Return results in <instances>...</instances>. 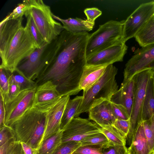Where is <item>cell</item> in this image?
<instances>
[{
  "label": "cell",
  "instance_id": "cell-16",
  "mask_svg": "<svg viewBox=\"0 0 154 154\" xmlns=\"http://www.w3.org/2000/svg\"><path fill=\"white\" fill-rule=\"evenodd\" d=\"M23 17L12 19L9 15L0 23V56L4 57L11 40L17 30L22 26Z\"/></svg>",
  "mask_w": 154,
  "mask_h": 154
},
{
  "label": "cell",
  "instance_id": "cell-11",
  "mask_svg": "<svg viewBox=\"0 0 154 154\" xmlns=\"http://www.w3.org/2000/svg\"><path fill=\"white\" fill-rule=\"evenodd\" d=\"M36 88L23 90L11 101L5 104V124L11 127L32 106Z\"/></svg>",
  "mask_w": 154,
  "mask_h": 154
},
{
  "label": "cell",
  "instance_id": "cell-10",
  "mask_svg": "<svg viewBox=\"0 0 154 154\" xmlns=\"http://www.w3.org/2000/svg\"><path fill=\"white\" fill-rule=\"evenodd\" d=\"M100 128L89 119L74 117L63 130L62 143L80 142L87 137L101 133Z\"/></svg>",
  "mask_w": 154,
  "mask_h": 154
},
{
  "label": "cell",
  "instance_id": "cell-31",
  "mask_svg": "<svg viewBox=\"0 0 154 154\" xmlns=\"http://www.w3.org/2000/svg\"><path fill=\"white\" fill-rule=\"evenodd\" d=\"M145 135L151 150H154V114L149 119L143 121Z\"/></svg>",
  "mask_w": 154,
  "mask_h": 154
},
{
  "label": "cell",
  "instance_id": "cell-2",
  "mask_svg": "<svg viewBox=\"0 0 154 154\" xmlns=\"http://www.w3.org/2000/svg\"><path fill=\"white\" fill-rule=\"evenodd\" d=\"M46 124V112L32 107L11 126L17 140L38 150L42 143Z\"/></svg>",
  "mask_w": 154,
  "mask_h": 154
},
{
  "label": "cell",
  "instance_id": "cell-8",
  "mask_svg": "<svg viewBox=\"0 0 154 154\" xmlns=\"http://www.w3.org/2000/svg\"><path fill=\"white\" fill-rule=\"evenodd\" d=\"M148 69H154V43L135 51L125 64L122 83L128 81L136 74Z\"/></svg>",
  "mask_w": 154,
  "mask_h": 154
},
{
  "label": "cell",
  "instance_id": "cell-14",
  "mask_svg": "<svg viewBox=\"0 0 154 154\" xmlns=\"http://www.w3.org/2000/svg\"><path fill=\"white\" fill-rule=\"evenodd\" d=\"M128 47L122 41L86 58V65L108 66L123 61Z\"/></svg>",
  "mask_w": 154,
  "mask_h": 154
},
{
  "label": "cell",
  "instance_id": "cell-9",
  "mask_svg": "<svg viewBox=\"0 0 154 154\" xmlns=\"http://www.w3.org/2000/svg\"><path fill=\"white\" fill-rule=\"evenodd\" d=\"M154 14V1L141 4L127 18L123 24L122 41L125 42L135 37L142 27Z\"/></svg>",
  "mask_w": 154,
  "mask_h": 154
},
{
  "label": "cell",
  "instance_id": "cell-42",
  "mask_svg": "<svg viewBox=\"0 0 154 154\" xmlns=\"http://www.w3.org/2000/svg\"><path fill=\"white\" fill-rule=\"evenodd\" d=\"M5 104L1 97H0V128L5 125Z\"/></svg>",
  "mask_w": 154,
  "mask_h": 154
},
{
  "label": "cell",
  "instance_id": "cell-24",
  "mask_svg": "<svg viewBox=\"0 0 154 154\" xmlns=\"http://www.w3.org/2000/svg\"><path fill=\"white\" fill-rule=\"evenodd\" d=\"M82 99V96H77L73 99L69 100L65 106L62 118L61 130H63L71 120L75 117Z\"/></svg>",
  "mask_w": 154,
  "mask_h": 154
},
{
  "label": "cell",
  "instance_id": "cell-15",
  "mask_svg": "<svg viewBox=\"0 0 154 154\" xmlns=\"http://www.w3.org/2000/svg\"><path fill=\"white\" fill-rule=\"evenodd\" d=\"M69 99V95L63 96L45 112L46 124L42 143L61 130L62 118L66 105Z\"/></svg>",
  "mask_w": 154,
  "mask_h": 154
},
{
  "label": "cell",
  "instance_id": "cell-3",
  "mask_svg": "<svg viewBox=\"0 0 154 154\" xmlns=\"http://www.w3.org/2000/svg\"><path fill=\"white\" fill-rule=\"evenodd\" d=\"M118 69L112 64L107 66L100 79L92 87L84 91L83 99L75 115L88 112L92 107L105 101H110L113 94L118 90L115 79Z\"/></svg>",
  "mask_w": 154,
  "mask_h": 154
},
{
  "label": "cell",
  "instance_id": "cell-28",
  "mask_svg": "<svg viewBox=\"0 0 154 154\" xmlns=\"http://www.w3.org/2000/svg\"><path fill=\"white\" fill-rule=\"evenodd\" d=\"M24 15L27 20L26 26L28 29L36 48H40L46 42L37 27L31 16L26 12Z\"/></svg>",
  "mask_w": 154,
  "mask_h": 154
},
{
  "label": "cell",
  "instance_id": "cell-26",
  "mask_svg": "<svg viewBox=\"0 0 154 154\" xmlns=\"http://www.w3.org/2000/svg\"><path fill=\"white\" fill-rule=\"evenodd\" d=\"M100 127V132L108 139L109 147L116 145H126V139L112 125H106Z\"/></svg>",
  "mask_w": 154,
  "mask_h": 154
},
{
  "label": "cell",
  "instance_id": "cell-41",
  "mask_svg": "<svg viewBox=\"0 0 154 154\" xmlns=\"http://www.w3.org/2000/svg\"><path fill=\"white\" fill-rule=\"evenodd\" d=\"M84 13L87 17V20L94 23L96 19L102 14V11L96 8H86L84 11Z\"/></svg>",
  "mask_w": 154,
  "mask_h": 154
},
{
  "label": "cell",
  "instance_id": "cell-44",
  "mask_svg": "<svg viewBox=\"0 0 154 154\" xmlns=\"http://www.w3.org/2000/svg\"><path fill=\"white\" fill-rule=\"evenodd\" d=\"M153 86H154V75L153 76Z\"/></svg>",
  "mask_w": 154,
  "mask_h": 154
},
{
  "label": "cell",
  "instance_id": "cell-36",
  "mask_svg": "<svg viewBox=\"0 0 154 154\" xmlns=\"http://www.w3.org/2000/svg\"><path fill=\"white\" fill-rule=\"evenodd\" d=\"M15 137L14 131L11 127L5 125L0 128V146Z\"/></svg>",
  "mask_w": 154,
  "mask_h": 154
},
{
  "label": "cell",
  "instance_id": "cell-29",
  "mask_svg": "<svg viewBox=\"0 0 154 154\" xmlns=\"http://www.w3.org/2000/svg\"><path fill=\"white\" fill-rule=\"evenodd\" d=\"M81 146H95L106 149L109 147L108 139L102 133H100L85 138L80 141Z\"/></svg>",
  "mask_w": 154,
  "mask_h": 154
},
{
  "label": "cell",
  "instance_id": "cell-18",
  "mask_svg": "<svg viewBox=\"0 0 154 154\" xmlns=\"http://www.w3.org/2000/svg\"><path fill=\"white\" fill-rule=\"evenodd\" d=\"M89 119L100 127L112 125L116 119L113 115L110 101H105L92 107L88 112Z\"/></svg>",
  "mask_w": 154,
  "mask_h": 154
},
{
  "label": "cell",
  "instance_id": "cell-32",
  "mask_svg": "<svg viewBox=\"0 0 154 154\" xmlns=\"http://www.w3.org/2000/svg\"><path fill=\"white\" fill-rule=\"evenodd\" d=\"M11 73L3 68H0V96L4 98L8 93L9 87V79Z\"/></svg>",
  "mask_w": 154,
  "mask_h": 154
},
{
  "label": "cell",
  "instance_id": "cell-38",
  "mask_svg": "<svg viewBox=\"0 0 154 154\" xmlns=\"http://www.w3.org/2000/svg\"><path fill=\"white\" fill-rule=\"evenodd\" d=\"M28 6L26 0H24L21 3L18 4L13 11L8 15L12 19H17L23 17L28 10Z\"/></svg>",
  "mask_w": 154,
  "mask_h": 154
},
{
  "label": "cell",
  "instance_id": "cell-25",
  "mask_svg": "<svg viewBox=\"0 0 154 154\" xmlns=\"http://www.w3.org/2000/svg\"><path fill=\"white\" fill-rule=\"evenodd\" d=\"M63 130L47 138L43 142L37 154H54L62 143Z\"/></svg>",
  "mask_w": 154,
  "mask_h": 154
},
{
  "label": "cell",
  "instance_id": "cell-1",
  "mask_svg": "<svg viewBox=\"0 0 154 154\" xmlns=\"http://www.w3.org/2000/svg\"><path fill=\"white\" fill-rule=\"evenodd\" d=\"M89 35L88 32L73 34L64 30L44 72L36 80L37 86L52 81L63 96L78 94L86 64L85 50Z\"/></svg>",
  "mask_w": 154,
  "mask_h": 154
},
{
  "label": "cell",
  "instance_id": "cell-4",
  "mask_svg": "<svg viewBox=\"0 0 154 154\" xmlns=\"http://www.w3.org/2000/svg\"><path fill=\"white\" fill-rule=\"evenodd\" d=\"M36 48L27 27L22 26L9 43L4 57L1 60L0 68L13 73L20 62Z\"/></svg>",
  "mask_w": 154,
  "mask_h": 154
},
{
  "label": "cell",
  "instance_id": "cell-7",
  "mask_svg": "<svg viewBox=\"0 0 154 154\" xmlns=\"http://www.w3.org/2000/svg\"><path fill=\"white\" fill-rule=\"evenodd\" d=\"M154 75V69L143 70L135 74L132 77L134 83V101L130 117V126L126 140L130 146L133 140L136 130L143 121L142 117L143 103L148 83Z\"/></svg>",
  "mask_w": 154,
  "mask_h": 154
},
{
  "label": "cell",
  "instance_id": "cell-37",
  "mask_svg": "<svg viewBox=\"0 0 154 154\" xmlns=\"http://www.w3.org/2000/svg\"><path fill=\"white\" fill-rule=\"evenodd\" d=\"M19 87L15 83L9 82V87L8 94L3 98L1 97L5 104L8 103L15 98L21 91Z\"/></svg>",
  "mask_w": 154,
  "mask_h": 154
},
{
  "label": "cell",
  "instance_id": "cell-43",
  "mask_svg": "<svg viewBox=\"0 0 154 154\" xmlns=\"http://www.w3.org/2000/svg\"><path fill=\"white\" fill-rule=\"evenodd\" d=\"M23 150L25 154H37L38 150L33 149L26 143L21 142Z\"/></svg>",
  "mask_w": 154,
  "mask_h": 154
},
{
  "label": "cell",
  "instance_id": "cell-39",
  "mask_svg": "<svg viewBox=\"0 0 154 154\" xmlns=\"http://www.w3.org/2000/svg\"><path fill=\"white\" fill-rule=\"evenodd\" d=\"M103 148L95 146H81L72 154H103Z\"/></svg>",
  "mask_w": 154,
  "mask_h": 154
},
{
  "label": "cell",
  "instance_id": "cell-22",
  "mask_svg": "<svg viewBox=\"0 0 154 154\" xmlns=\"http://www.w3.org/2000/svg\"><path fill=\"white\" fill-rule=\"evenodd\" d=\"M153 78V77L150 79L146 87L142 109L143 121L149 119L154 114V88Z\"/></svg>",
  "mask_w": 154,
  "mask_h": 154
},
{
  "label": "cell",
  "instance_id": "cell-6",
  "mask_svg": "<svg viewBox=\"0 0 154 154\" xmlns=\"http://www.w3.org/2000/svg\"><path fill=\"white\" fill-rule=\"evenodd\" d=\"M123 30L121 21L111 20L100 25L89 35L86 47V58L122 41Z\"/></svg>",
  "mask_w": 154,
  "mask_h": 154
},
{
  "label": "cell",
  "instance_id": "cell-35",
  "mask_svg": "<svg viewBox=\"0 0 154 154\" xmlns=\"http://www.w3.org/2000/svg\"><path fill=\"white\" fill-rule=\"evenodd\" d=\"M111 125L115 128L124 137L127 138L130 128V119H116Z\"/></svg>",
  "mask_w": 154,
  "mask_h": 154
},
{
  "label": "cell",
  "instance_id": "cell-17",
  "mask_svg": "<svg viewBox=\"0 0 154 154\" xmlns=\"http://www.w3.org/2000/svg\"><path fill=\"white\" fill-rule=\"evenodd\" d=\"M134 92V83L133 77L121 86L112 96L110 101L121 105L127 109L130 116L133 106Z\"/></svg>",
  "mask_w": 154,
  "mask_h": 154
},
{
  "label": "cell",
  "instance_id": "cell-27",
  "mask_svg": "<svg viewBox=\"0 0 154 154\" xmlns=\"http://www.w3.org/2000/svg\"><path fill=\"white\" fill-rule=\"evenodd\" d=\"M9 82L17 84L21 91L34 89L37 86L35 82L28 79L17 69L13 73H11L9 77Z\"/></svg>",
  "mask_w": 154,
  "mask_h": 154
},
{
  "label": "cell",
  "instance_id": "cell-13",
  "mask_svg": "<svg viewBox=\"0 0 154 154\" xmlns=\"http://www.w3.org/2000/svg\"><path fill=\"white\" fill-rule=\"evenodd\" d=\"M63 97L57 85L52 81H48L37 86L32 107L45 112Z\"/></svg>",
  "mask_w": 154,
  "mask_h": 154
},
{
  "label": "cell",
  "instance_id": "cell-34",
  "mask_svg": "<svg viewBox=\"0 0 154 154\" xmlns=\"http://www.w3.org/2000/svg\"><path fill=\"white\" fill-rule=\"evenodd\" d=\"M110 101L111 110L116 119L128 120L130 119L128 111L124 106Z\"/></svg>",
  "mask_w": 154,
  "mask_h": 154
},
{
  "label": "cell",
  "instance_id": "cell-5",
  "mask_svg": "<svg viewBox=\"0 0 154 154\" xmlns=\"http://www.w3.org/2000/svg\"><path fill=\"white\" fill-rule=\"evenodd\" d=\"M28 6L26 12L30 14L45 41L50 43L64 30L56 21L49 6L42 0H26Z\"/></svg>",
  "mask_w": 154,
  "mask_h": 154
},
{
  "label": "cell",
  "instance_id": "cell-12",
  "mask_svg": "<svg viewBox=\"0 0 154 154\" xmlns=\"http://www.w3.org/2000/svg\"><path fill=\"white\" fill-rule=\"evenodd\" d=\"M48 44L45 42L41 47L36 48L20 62L16 69L32 80L40 77L45 68L44 53Z\"/></svg>",
  "mask_w": 154,
  "mask_h": 154
},
{
  "label": "cell",
  "instance_id": "cell-20",
  "mask_svg": "<svg viewBox=\"0 0 154 154\" xmlns=\"http://www.w3.org/2000/svg\"><path fill=\"white\" fill-rule=\"evenodd\" d=\"M53 17L60 21L62 24L64 30L73 34L88 32L92 30L95 23L87 20L75 18H69L64 19L53 14Z\"/></svg>",
  "mask_w": 154,
  "mask_h": 154
},
{
  "label": "cell",
  "instance_id": "cell-40",
  "mask_svg": "<svg viewBox=\"0 0 154 154\" xmlns=\"http://www.w3.org/2000/svg\"><path fill=\"white\" fill-rule=\"evenodd\" d=\"M103 154H127L126 145H116L103 149Z\"/></svg>",
  "mask_w": 154,
  "mask_h": 154
},
{
  "label": "cell",
  "instance_id": "cell-23",
  "mask_svg": "<svg viewBox=\"0 0 154 154\" xmlns=\"http://www.w3.org/2000/svg\"><path fill=\"white\" fill-rule=\"evenodd\" d=\"M134 37L142 47L154 43V14L138 32Z\"/></svg>",
  "mask_w": 154,
  "mask_h": 154
},
{
  "label": "cell",
  "instance_id": "cell-21",
  "mask_svg": "<svg viewBox=\"0 0 154 154\" xmlns=\"http://www.w3.org/2000/svg\"><path fill=\"white\" fill-rule=\"evenodd\" d=\"M144 131L143 121L139 125L131 145L127 148V154H153Z\"/></svg>",
  "mask_w": 154,
  "mask_h": 154
},
{
  "label": "cell",
  "instance_id": "cell-19",
  "mask_svg": "<svg viewBox=\"0 0 154 154\" xmlns=\"http://www.w3.org/2000/svg\"><path fill=\"white\" fill-rule=\"evenodd\" d=\"M107 66L86 65L79 82L80 90L85 91L92 87L103 75Z\"/></svg>",
  "mask_w": 154,
  "mask_h": 154
},
{
  "label": "cell",
  "instance_id": "cell-30",
  "mask_svg": "<svg viewBox=\"0 0 154 154\" xmlns=\"http://www.w3.org/2000/svg\"><path fill=\"white\" fill-rule=\"evenodd\" d=\"M0 154H25L21 142L16 137L0 146Z\"/></svg>",
  "mask_w": 154,
  "mask_h": 154
},
{
  "label": "cell",
  "instance_id": "cell-45",
  "mask_svg": "<svg viewBox=\"0 0 154 154\" xmlns=\"http://www.w3.org/2000/svg\"><path fill=\"white\" fill-rule=\"evenodd\" d=\"M153 154H154V151H153Z\"/></svg>",
  "mask_w": 154,
  "mask_h": 154
},
{
  "label": "cell",
  "instance_id": "cell-33",
  "mask_svg": "<svg viewBox=\"0 0 154 154\" xmlns=\"http://www.w3.org/2000/svg\"><path fill=\"white\" fill-rule=\"evenodd\" d=\"M81 146L80 142L71 141L62 143L54 154H72Z\"/></svg>",
  "mask_w": 154,
  "mask_h": 154
}]
</instances>
